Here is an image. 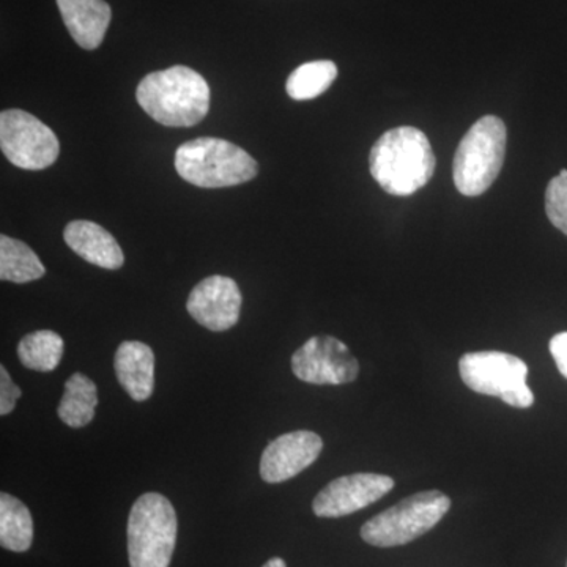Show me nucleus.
<instances>
[{
	"instance_id": "a211bd4d",
	"label": "nucleus",
	"mask_w": 567,
	"mask_h": 567,
	"mask_svg": "<svg viewBox=\"0 0 567 567\" xmlns=\"http://www.w3.org/2000/svg\"><path fill=\"white\" fill-rule=\"evenodd\" d=\"M47 268L40 257L20 240L0 237V278L2 281L25 284L43 278Z\"/></svg>"
},
{
	"instance_id": "4be33fe9",
	"label": "nucleus",
	"mask_w": 567,
	"mask_h": 567,
	"mask_svg": "<svg viewBox=\"0 0 567 567\" xmlns=\"http://www.w3.org/2000/svg\"><path fill=\"white\" fill-rule=\"evenodd\" d=\"M21 394L20 386L14 385L6 365H0V415H10Z\"/></svg>"
},
{
	"instance_id": "423d86ee",
	"label": "nucleus",
	"mask_w": 567,
	"mask_h": 567,
	"mask_svg": "<svg viewBox=\"0 0 567 567\" xmlns=\"http://www.w3.org/2000/svg\"><path fill=\"white\" fill-rule=\"evenodd\" d=\"M450 507V496L443 492H420L365 522L361 537L374 547L405 546L431 532Z\"/></svg>"
},
{
	"instance_id": "f03ea898",
	"label": "nucleus",
	"mask_w": 567,
	"mask_h": 567,
	"mask_svg": "<svg viewBox=\"0 0 567 567\" xmlns=\"http://www.w3.org/2000/svg\"><path fill=\"white\" fill-rule=\"evenodd\" d=\"M136 100L153 121L164 126H194L210 110V87L203 74L175 65L147 74L137 85Z\"/></svg>"
},
{
	"instance_id": "4468645a",
	"label": "nucleus",
	"mask_w": 567,
	"mask_h": 567,
	"mask_svg": "<svg viewBox=\"0 0 567 567\" xmlns=\"http://www.w3.org/2000/svg\"><path fill=\"white\" fill-rule=\"evenodd\" d=\"M65 244L78 256L96 267L118 270L125 262L121 245L100 224L92 221H71L63 233Z\"/></svg>"
},
{
	"instance_id": "39448f33",
	"label": "nucleus",
	"mask_w": 567,
	"mask_h": 567,
	"mask_svg": "<svg viewBox=\"0 0 567 567\" xmlns=\"http://www.w3.org/2000/svg\"><path fill=\"white\" fill-rule=\"evenodd\" d=\"M177 529V514L166 496L141 495L128 518L130 566L169 567Z\"/></svg>"
},
{
	"instance_id": "f8f14e48",
	"label": "nucleus",
	"mask_w": 567,
	"mask_h": 567,
	"mask_svg": "<svg viewBox=\"0 0 567 567\" xmlns=\"http://www.w3.org/2000/svg\"><path fill=\"white\" fill-rule=\"evenodd\" d=\"M323 450L316 432L295 431L274 440L260 458V476L265 483L278 484L292 480L315 464Z\"/></svg>"
},
{
	"instance_id": "393cba45",
	"label": "nucleus",
	"mask_w": 567,
	"mask_h": 567,
	"mask_svg": "<svg viewBox=\"0 0 567 567\" xmlns=\"http://www.w3.org/2000/svg\"><path fill=\"white\" fill-rule=\"evenodd\" d=\"M559 177L567 178V169H561V173H559Z\"/></svg>"
},
{
	"instance_id": "6e6552de",
	"label": "nucleus",
	"mask_w": 567,
	"mask_h": 567,
	"mask_svg": "<svg viewBox=\"0 0 567 567\" xmlns=\"http://www.w3.org/2000/svg\"><path fill=\"white\" fill-rule=\"evenodd\" d=\"M0 147L11 164L25 171L47 169L61 153V144L50 126L21 110L0 114Z\"/></svg>"
},
{
	"instance_id": "412c9836",
	"label": "nucleus",
	"mask_w": 567,
	"mask_h": 567,
	"mask_svg": "<svg viewBox=\"0 0 567 567\" xmlns=\"http://www.w3.org/2000/svg\"><path fill=\"white\" fill-rule=\"evenodd\" d=\"M546 213L550 223L567 235V178L555 177L546 192Z\"/></svg>"
},
{
	"instance_id": "5701e85b",
	"label": "nucleus",
	"mask_w": 567,
	"mask_h": 567,
	"mask_svg": "<svg viewBox=\"0 0 567 567\" xmlns=\"http://www.w3.org/2000/svg\"><path fill=\"white\" fill-rule=\"evenodd\" d=\"M548 347H550V353L557 363L558 371L567 379V331L554 336Z\"/></svg>"
},
{
	"instance_id": "aec40b11",
	"label": "nucleus",
	"mask_w": 567,
	"mask_h": 567,
	"mask_svg": "<svg viewBox=\"0 0 567 567\" xmlns=\"http://www.w3.org/2000/svg\"><path fill=\"white\" fill-rule=\"evenodd\" d=\"M338 78V66L331 61L303 63L290 74L286 91L290 99L305 102L315 100L330 89Z\"/></svg>"
},
{
	"instance_id": "ddd939ff",
	"label": "nucleus",
	"mask_w": 567,
	"mask_h": 567,
	"mask_svg": "<svg viewBox=\"0 0 567 567\" xmlns=\"http://www.w3.org/2000/svg\"><path fill=\"white\" fill-rule=\"evenodd\" d=\"M115 374L123 390L136 402L147 401L155 388V353L140 341H125L115 353Z\"/></svg>"
},
{
	"instance_id": "20e7f679",
	"label": "nucleus",
	"mask_w": 567,
	"mask_h": 567,
	"mask_svg": "<svg viewBox=\"0 0 567 567\" xmlns=\"http://www.w3.org/2000/svg\"><path fill=\"white\" fill-rule=\"evenodd\" d=\"M506 125L495 115L480 118L462 137L454 156V185L464 196L486 193L505 163Z\"/></svg>"
},
{
	"instance_id": "7ed1b4c3",
	"label": "nucleus",
	"mask_w": 567,
	"mask_h": 567,
	"mask_svg": "<svg viewBox=\"0 0 567 567\" xmlns=\"http://www.w3.org/2000/svg\"><path fill=\"white\" fill-rule=\"evenodd\" d=\"M175 171L199 188H227L252 181L259 173L256 159L233 142L199 137L175 152Z\"/></svg>"
},
{
	"instance_id": "b1692460",
	"label": "nucleus",
	"mask_w": 567,
	"mask_h": 567,
	"mask_svg": "<svg viewBox=\"0 0 567 567\" xmlns=\"http://www.w3.org/2000/svg\"><path fill=\"white\" fill-rule=\"evenodd\" d=\"M264 567H287L282 558H271L270 561L265 563Z\"/></svg>"
},
{
	"instance_id": "0eeeda50",
	"label": "nucleus",
	"mask_w": 567,
	"mask_h": 567,
	"mask_svg": "<svg viewBox=\"0 0 567 567\" xmlns=\"http://www.w3.org/2000/svg\"><path fill=\"white\" fill-rule=\"evenodd\" d=\"M458 372L470 390L494 395L514 409H529L535 394L527 385L528 365L505 352H472L458 361Z\"/></svg>"
},
{
	"instance_id": "1a4fd4ad",
	"label": "nucleus",
	"mask_w": 567,
	"mask_h": 567,
	"mask_svg": "<svg viewBox=\"0 0 567 567\" xmlns=\"http://www.w3.org/2000/svg\"><path fill=\"white\" fill-rule=\"evenodd\" d=\"M292 371L311 385H346L358 379L360 364L344 342L333 336H315L293 353Z\"/></svg>"
},
{
	"instance_id": "f257e3e1",
	"label": "nucleus",
	"mask_w": 567,
	"mask_h": 567,
	"mask_svg": "<svg viewBox=\"0 0 567 567\" xmlns=\"http://www.w3.org/2000/svg\"><path fill=\"white\" fill-rule=\"evenodd\" d=\"M371 174L391 196H412L431 181L435 155L421 130L399 126L375 142L371 151Z\"/></svg>"
},
{
	"instance_id": "9b49d317",
	"label": "nucleus",
	"mask_w": 567,
	"mask_h": 567,
	"mask_svg": "<svg viewBox=\"0 0 567 567\" xmlns=\"http://www.w3.org/2000/svg\"><path fill=\"white\" fill-rule=\"evenodd\" d=\"M186 309L197 323L210 331L230 330L240 319V287L227 276H208L194 287Z\"/></svg>"
},
{
	"instance_id": "9d476101",
	"label": "nucleus",
	"mask_w": 567,
	"mask_h": 567,
	"mask_svg": "<svg viewBox=\"0 0 567 567\" xmlns=\"http://www.w3.org/2000/svg\"><path fill=\"white\" fill-rule=\"evenodd\" d=\"M393 487V477L375 473L341 476L319 492L312 503V511L317 517L323 518L350 516L379 502Z\"/></svg>"
},
{
	"instance_id": "f3484780",
	"label": "nucleus",
	"mask_w": 567,
	"mask_h": 567,
	"mask_svg": "<svg viewBox=\"0 0 567 567\" xmlns=\"http://www.w3.org/2000/svg\"><path fill=\"white\" fill-rule=\"evenodd\" d=\"M33 540L31 511L17 496L0 495V544L11 551H28Z\"/></svg>"
},
{
	"instance_id": "6ab92c4d",
	"label": "nucleus",
	"mask_w": 567,
	"mask_h": 567,
	"mask_svg": "<svg viewBox=\"0 0 567 567\" xmlns=\"http://www.w3.org/2000/svg\"><path fill=\"white\" fill-rule=\"evenodd\" d=\"M63 339L51 330L33 331L24 336L18 346L22 365L37 372H51L61 363Z\"/></svg>"
},
{
	"instance_id": "2eb2a0df",
	"label": "nucleus",
	"mask_w": 567,
	"mask_h": 567,
	"mask_svg": "<svg viewBox=\"0 0 567 567\" xmlns=\"http://www.w3.org/2000/svg\"><path fill=\"white\" fill-rule=\"evenodd\" d=\"M62 20L70 35L84 50L103 43L111 22V7L104 0H58Z\"/></svg>"
},
{
	"instance_id": "dca6fc26",
	"label": "nucleus",
	"mask_w": 567,
	"mask_h": 567,
	"mask_svg": "<svg viewBox=\"0 0 567 567\" xmlns=\"http://www.w3.org/2000/svg\"><path fill=\"white\" fill-rule=\"evenodd\" d=\"M96 404L99 394L95 383L87 375L76 372L65 382V393L59 404L58 415L70 427H85L95 416Z\"/></svg>"
}]
</instances>
